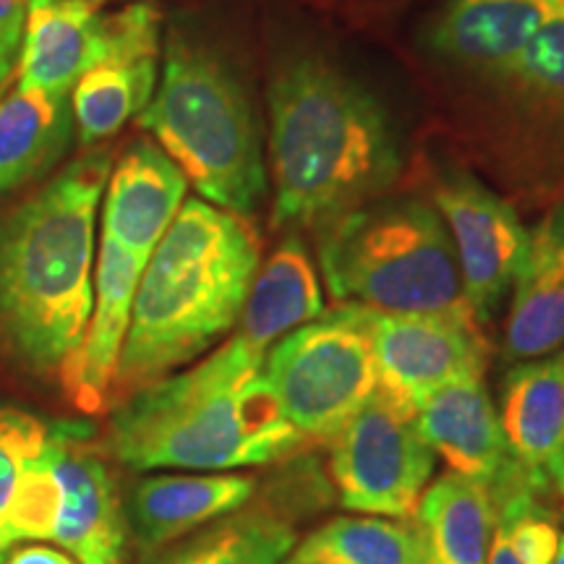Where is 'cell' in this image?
Listing matches in <instances>:
<instances>
[{
    "label": "cell",
    "instance_id": "1",
    "mask_svg": "<svg viewBox=\"0 0 564 564\" xmlns=\"http://www.w3.org/2000/svg\"><path fill=\"white\" fill-rule=\"evenodd\" d=\"M267 110L274 228H322L384 196L403 171L382 100L327 55L303 51L280 61Z\"/></svg>",
    "mask_w": 564,
    "mask_h": 564
},
{
    "label": "cell",
    "instance_id": "2",
    "mask_svg": "<svg viewBox=\"0 0 564 564\" xmlns=\"http://www.w3.org/2000/svg\"><path fill=\"white\" fill-rule=\"evenodd\" d=\"M110 167L105 147L84 152L0 215V356L34 379H61L87 333Z\"/></svg>",
    "mask_w": 564,
    "mask_h": 564
},
{
    "label": "cell",
    "instance_id": "3",
    "mask_svg": "<svg viewBox=\"0 0 564 564\" xmlns=\"http://www.w3.org/2000/svg\"><path fill=\"white\" fill-rule=\"evenodd\" d=\"M267 350L230 329L212 356L112 405L102 449L131 470L230 474L306 447L267 384Z\"/></svg>",
    "mask_w": 564,
    "mask_h": 564
},
{
    "label": "cell",
    "instance_id": "4",
    "mask_svg": "<svg viewBox=\"0 0 564 564\" xmlns=\"http://www.w3.org/2000/svg\"><path fill=\"white\" fill-rule=\"evenodd\" d=\"M259 267L262 238L249 217L202 196L183 202L139 278L110 408L225 340Z\"/></svg>",
    "mask_w": 564,
    "mask_h": 564
},
{
    "label": "cell",
    "instance_id": "5",
    "mask_svg": "<svg viewBox=\"0 0 564 564\" xmlns=\"http://www.w3.org/2000/svg\"><path fill=\"white\" fill-rule=\"evenodd\" d=\"M139 123L204 202L241 217L264 202L270 173L262 126L241 76L215 47L171 34Z\"/></svg>",
    "mask_w": 564,
    "mask_h": 564
},
{
    "label": "cell",
    "instance_id": "6",
    "mask_svg": "<svg viewBox=\"0 0 564 564\" xmlns=\"http://www.w3.org/2000/svg\"><path fill=\"white\" fill-rule=\"evenodd\" d=\"M316 257L335 303L379 314L476 319L453 238L434 202L379 196L316 228Z\"/></svg>",
    "mask_w": 564,
    "mask_h": 564
},
{
    "label": "cell",
    "instance_id": "7",
    "mask_svg": "<svg viewBox=\"0 0 564 564\" xmlns=\"http://www.w3.org/2000/svg\"><path fill=\"white\" fill-rule=\"evenodd\" d=\"M262 373L291 426L333 442L379 384L369 308L337 303L295 327L267 352Z\"/></svg>",
    "mask_w": 564,
    "mask_h": 564
},
{
    "label": "cell",
    "instance_id": "8",
    "mask_svg": "<svg viewBox=\"0 0 564 564\" xmlns=\"http://www.w3.org/2000/svg\"><path fill=\"white\" fill-rule=\"evenodd\" d=\"M436 455L423 440L415 408L377 384L333 440L329 474L345 510L413 520L434 476Z\"/></svg>",
    "mask_w": 564,
    "mask_h": 564
},
{
    "label": "cell",
    "instance_id": "9",
    "mask_svg": "<svg viewBox=\"0 0 564 564\" xmlns=\"http://www.w3.org/2000/svg\"><path fill=\"white\" fill-rule=\"evenodd\" d=\"M434 207L453 238L465 301L476 322L486 327L499 314L523 267L525 225L505 196L470 173L442 175L434 186Z\"/></svg>",
    "mask_w": 564,
    "mask_h": 564
},
{
    "label": "cell",
    "instance_id": "10",
    "mask_svg": "<svg viewBox=\"0 0 564 564\" xmlns=\"http://www.w3.org/2000/svg\"><path fill=\"white\" fill-rule=\"evenodd\" d=\"M47 455L61 507L53 539L79 564H126L123 497L87 423H51Z\"/></svg>",
    "mask_w": 564,
    "mask_h": 564
},
{
    "label": "cell",
    "instance_id": "11",
    "mask_svg": "<svg viewBox=\"0 0 564 564\" xmlns=\"http://www.w3.org/2000/svg\"><path fill=\"white\" fill-rule=\"evenodd\" d=\"M481 324L447 314L369 312V335L379 387L419 411L440 387L465 377H484Z\"/></svg>",
    "mask_w": 564,
    "mask_h": 564
},
{
    "label": "cell",
    "instance_id": "12",
    "mask_svg": "<svg viewBox=\"0 0 564 564\" xmlns=\"http://www.w3.org/2000/svg\"><path fill=\"white\" fill-rule=\"evenodd\" d=\"M108 55L70 89L76 139L84 147L116 137L152 102L160 82V11L152 3H131L108 13Z\"/></svg>",
    "mask_w": 564,
    "mask_h": 564
},
{
    "label": "cell",
    "instance_id": "13",
    "mask_svg": "<svg viewBox=\"0 0 564 564\" xmlns=\"http://www.w3.org/2000/svg\"><path fill=\"white\" fill-rule=\"evenodd\" d=\"M257 491L246 474H152L139 478L123 497L126 531L141 554H154L243 510Z\"/></svg>",
    "mask_w": 564,
    "mask_h": 564
},
{
    "label": "cell",
    "instance_id": "14",
    "mask_svg": "<svg viewBox=\"0 0 564 564\" xmlns=\"http://www.w3.org/2000/svg\"><path fill=\"white\" fill-rule=\"evenodd\" d=\"M144 264L131 251L102 238L95 267V306L74 361L61 384L82 413L97 415L110 408L116 371L121 364L126 333L131 324L133 295Z\"/></svg>",
    "mask_w": 564,
    "mask_h": 564
},
{
    "label": "cell",
    "instance_id": "15",
    "mask_svg": "<svg viewBox=\"0 0 564 564\" xmlns=\"http://www.w3.org/2000/svg\"><path fill=\"white\" fill-rule=\"evenodd\" d=\"M188 181L152 139L133 141L110 167L105 186L102 238L131 251L141 262L152 257L186 202Z\"/></svg>",
    "mask_w": 564,
    "mask_h": 564
},
{
    "label": "cell",
    "instance_id": "16",
    "mask_svg": "<svg viewBox=\"0 0 564 564\" xmlns=\"http://www.w3.org/2000/svg\"><path fill=\"white\" fill-rule=\"evenodd\" d=\"M562 19L564 0H449L429 24L426 45L453 66L489 76Z\"/></svg>",
    "mask_w": 564,
    "mask_h": 564
},
{
    "label": "cell",
    "instance_id": "17",
    "mask_svg": "<svg viewBox=\"0 0 564 564\" xmlns=\"http://www.w3.org/2000/svg\"><path fill=\"white\" fill-rule=\"evenodd\" d=\"M419 429L434 455L449 465V474L494 489L514 468L502 423L484 377H465L440 387L423 400Z\"/></svg>",
    "mask_w": 564,
    "mask_h": 564
},
{
    "label": "cell",
    "instance_id": "18",
    "mask_svg": "<svg viewBox=\"0 0 564 564\" xmlns=\"http://www.w3.org/2000/svg\"><path fill=\"white\" fill-rule=\"evenodd\" d=\"M108 45V13L97 0H30L17 84L70 95L74 84L105 61Z\"/></svg>",
    "mask_w": 564,
    "mask_h": 564
},
{
    "label": "cell",
    "instance_id": "19",
    "mask_svg": "<svg viewBox=\"0 0 564 564\" xmlns=\"http://www.w3.org/2000/svg\"><path fill=\"white\" fill-rule=\"evenodd\" d=\"M560 348H564V204L528 232L502 345L505 358L512 364Z\"/></svg>",
    "mask_w": 564,
    "mask_h": 564
},
{
    "label": "cell",
    "instance_id": "20",
    "mask_svg": "<svg viewBox=\"0 0 564 564\" xmlns=\"http://www.w3.org/2000/svg\"><path fill=\"white\" fill-rule=\"evenodd\" d=\"M497 415L512 460L549 484L546 465L564 444V348L514 364Z\"/></svg>",
    "mask_w": 564,
    "mask_h": 564
},
{
    "label": "cell",
    "instance_id": "21",
    "mask_svg": "<svg viewBox=\"0 0 564 564\" xmlns=\"http://www.w3.org/2000/svg\"><path fill=\"white\" fill-rule=\"evenodd\" d=\"M76 139L70 95L13 87L0 95V196L45 178Z\"/></svg>",
    "mask_w": 564,
    "mask_h": 564
},
{
    "label": "cell",
    "instance_id": "22",
    "mask_svg": "<svg viewBox=\"0 0 564 564\" xmlns=\"http://www.w3.org/2000/svg\"><path fill=\"white\" fill-rule=\"evenodd\" d=\"M423 564H486L494 535L489 491L457 474H444L423 491L413 514Z\"/></svg>",
    "mask_w": 564,
    "mask_h": 564
},
{
    "label": "cell",
    "instance_id": "23",
    "mask_svg": "<svg viewBox=\"0 0 564 564\" xmlns=\"http://www.w3.org/2000/svg\"><path fill=\"white\" fill-rule=\"evenodd\" d=\"M299 544L291 520L249 507L199 528L186 541L150 554L144 564H282Z\"/></svg>",
    "mask_w": 564,
    "mask_h": 564
},
{
    "label": "cell",
    "instance_id": "24",
    "mask_svg": "<svg viewBox=\"0 0 564 564\" xmlns=\"http://www.w3.org/2000/svg\"><path fill=\"white\" fill-rule=\"evenodd\" d=\"M282 564H423L415 525L377 514H340L295 544Z\"/></svg>",
    "mask_w": 564,
    "mask_h": 564
},
{
    "label": "cell",
    "instance_id": "25",
    "mask_svg": "<svg viewBox=\"0 0 564 564\" xmlns=\"http://www.w3.org/2000/svg\"><path fill=\"white\" fill-rule=\"evenodd\" d=\"M486 79L514 102L535 131L564 141V19L539 32L510 63Z\"/></svg>",
    "mask_w": 564,
    "mask_h": 564
},
{
    "label": "cell",
    "instance_id": "26",
    "mask_svg": "<svg viewBox=\"0 0 564 564\" xmlns=\"http://www.w3.org/2000/svg\"><path fill=\"white\" fill-rule=\"evenodd\" d=\"M47 432L51 423L40 421L37 415L0 408V520L13 502L26 463L45 449Z\"/></svg>",
    "mask_w": 564,
    "mask_h": 564
},
{
    "label": "cell",
    "instance_id": "27",
    "mask_svg": "<svg viewBox=\"0 0 564 564\" xmlns=\"http://www.w3.org/2000/svg\"><path fill=\"white\" fill-rule=\"evenodd\" d=\"M30 0H0V87L11 82L24 45Z\"/></svg>",
    "mask_w": 564,
    "mask_h": 564
},
{
    "label": "cell",
    "instance_id": "28",
    "mask_svg": "<svg viewBox=\"0 0 564 564\" xmlns=\"http://www.w3.org/2000/svg\"><path fill=\"white\" fill-rule=\"evenodd\" d=\"M0 564H79L74 556L61 552V549L45 546V544H26V546H13L9 554L3 556Z\"/></svg>",
    "mask_w": 564,
    "mask_h": 564
},
{
    "label": "cell",
    "instance_id": "29",
    "mask_svg": "<svg viewBox=\"0 0 564 564\" xmlns=\"http://www.w3.org/2000/svg\"><path fill=\"white\" fill-rule=\"evenodd\" d=\"M486 564H523L518 560V556L512 554L510 544L505 541V535L494 528V535H491V549H489V560Z\"/></svg>",
    "mask_w": 564,
    "mask_h": 564
},
{
    "label": "cell",
    "instance_id": "30",
    "mask_svg": "<svg viewBox=\"0 0 564 564\" xmlns=\"http://www.w3.org/2000/svg\"><path fill=\"white\" fill-rule=\"evenodd\" d=\"M546 478L549 484L554 486L556 494L564 499V444L560 447V453H556L552 460L546 465Z\"/></svg>",
    "mask_w": 564,
    "mask_h": 564
},
{
    "label": "cell",
    "instance_id": "31",
    "mask_svg": "<svg viewBox=\"0 0 564 564\" xmlns=\"http://www.w3.org/2000/svg\"><path fill=\"white\" fill-rule=\"evenodd\" d=\"M554 564H564V533H562V539H560V552H556Z\"/></svg>",
    "mask_w": 564,
    "mask_h": 564
},
{
    "label": "cell",
    "instance_id": "32",
    "mask_svg": "<svg viewBox=\"0 0 564 564\" xmlns=\"http://www.w3.org/2000/svg\"><path fill=\"white\" fill-rule=\"evenodd\" d=\"M6 87H9V84H3V87H0V95H3V89H6Z\"/></svg>",
    "mask_w": 564,
    "mask_h": 564
},
{
    "label": "cell",
    "instance_id": "33",
    "mask_svg": "<svg viewBox=\"0 0 564 564\" xmlns=\"http://www.w3.org/2000/svg\"><path fill=\"white\" fill-rule=\"evenodd\" d=\"M562 523H564V514H562Z\"/></svg>",
    "mask_w": 564,
    "mask_h": 564
},
{
    "label": "cell",
    "instance_id": "34",
    "mask_svg": "<svg viewBox=\"0 0 564 564\" xmlns=\"http://www.w3.org/2000/svg\"><path fill=\"white\" fill-rule=\"evenodd\" d=\"M97 3H100V0H97Z\"/></svg>",
    "mask_w": 564,
    "mask_h": 564
}]
</instances>
